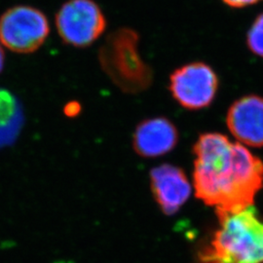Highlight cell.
<instances>
[{
  "instance_id": "obj_1",
  "label": "cell",
  "mask_w": 263,
  "mask_h": 263,
  "mask_svg": "<svg viewBox=\"0 0 263 263\" xmlns=\"http://www.w3.org/2000/svg\"><path fill=\"white\" fill-rule=\"evenodd\" d=\"M196 196L216 215L252 206L263 186V162L219 133H205L193 145Z\"/></svg>"
},
{
  "instance_id": "obj_2",
  "label": "cell",
  "mask_w": 263,
  "mask_h": 263,
  "mask_svg": "<svg viewBox=\"0 0 263 263\" xmlns=\"http://www.w3.org/2000/svg\"><path fill=\"white\" fill-rule=\"evenodd\" d=\"M219 228L208 250L226 263H263V219L252 206L217 215Z\"/></svg>"
},
{
  "instance_id": "obj_3",
  "label": "cell",
  "mask_w": 263,
  "mask_h": 263,
  "mask_svg": "<svg viewBox=\"0 0 263 263\" xmlns=\"http://www.w3.org/2000/svg\"><path fill=\"white\" fill-rule=\"evenodd\" d=\"M139 34L132 28H119L112 32L100 51L101 65L124 93L138 94L147 90L153 72L139 50Z\"/></svg>"
},
{
  "instance_id": "obj_4",
  "label": "cell",
  "mask_w": 263,
  "mask_h": 263,
  "mask_svg": "<svg viewBox=\"0 0 263 263\" xmlns=\"http://www.w3.org/2000/svg\"><path fill=\"white\" fill-rule=\"evenodd\" d=\"M49 31L45 15L30 6L12 7L0 17V43L16 53L36 51L46 40Z\"/></svg>"
},
{
  "instance_id": "obj_5",
  "label": "cell",
  "mask_w": 263,
  "mask_h": 263,
  "mask_svg": "<svg viewBox=\"0 0 263 263\" xmlns=\"http://www.w3.org/2000/svg\"><path fill=\"white\" fill-rule=\"evenodd\" d=\"M58 32L66 44L88 47L106 28V20L94 0H67L57 13Z\"/></svg>"
},
{
  "instance_id": "obj_6",
  "label": "cell",
  "mask_w": 263,
  "mask_h": 263,
  "mask_svg": "<svg viewBox=\"0 0 263 263\" xmlns=\"http://www.w3.org/2000/svg\"><path fill=\"white\" fill-rule=\"evenodd\" d=\"M218 77L211 66L194 62L177 68L170 76V92L176 102L188 110L210 106L218 90Z\"/></svg>"
},
{
  "instance_id": "obj_7",
  "label": "cell",
  "mask_w": 263,
  "mask_h": 263,
  "mask_svg": "<svg viewBox=\"0 0 263 263\" xmlns=\"http://www.w3.org/2000/svg\"><path fill=\"white\" fill-rule=\"evenodd\" d=\"M226 125L239 143L263 147V98L248 95L230 105L226 115Z\"/></svg>"
},
{
  "instance_id": "obj_8",
  "label": "cell",
  "mask_w": 263,
  "mask_h": 263,
  "mask_svg": "<svg viewBox=\"0 0 263 263\" xmlns=\"http://www.w3.org/2000/svg\"><path fill=\"white\" fill-rule=\"evenodd\" d=\"M179 135L176 125L166 117H153L141 121L133 135V147L141 157L154 158L173 151Z\"/></svg>"
},
{
  "instance_id": "obj_9",
  "label": "cell",
  "mask_w": 263,
  "mask_h": 263,
  "mask_svg": "<svg viewBox=\"0 0 263 263\" xmlns=\"http://www.w3.org/2000/svg\"><path fill=\"white\" fill-rule=\"evenodd\" d=\"M151 184L153 195L164 214H176L187 201L190 183L182 170L164 164L151 170Z\"/></svg>"
},
{
  "instance_id": "obj_10",
  "label": "cell",
  "mask_w": 263,
  "mask_h": 263,
  "mask_svg": "<svg viewBox=\"0 0 263 263\" xmlns=\"http://www.w3.org/2000/svg\"><path fill=\"white\" fill-rule=\"evenodd\" d=\"M24 125L23 107L9 91L0 88V147L12 144Z\"/></svg>"
},
{
  "instance_id": "obj_11",
  "label": "cell",
  "mask_w": 263,
  "mask_h": 263,
  "mask_svg": "<svg viewBox=\"0 0 263 263\" xmlns=\"http://www.w3.org/2000/svg\"><path fill=\"white\" fill-rule=\"evenodd\" d=\"M247 45L253 54L263 58V13L255 18L249 29Z\"/></svg>"
},
{
  "instance_id": "obj_12",
  "label": "cell",
  "mask_w": 263,
  "mask_h": 263,
  "mask_svg": "<svg viewBox=\"0 0 263 263\" xmlns=\"http://www.w3.org/2000/svg\"><path fill=\"white\" fill-rule=\"evenodd\" d=\"M227 6L231 8H245L259 3L262 0H222Z\"/></svg>"
},
{
  "instance_id": "obj_13",
  "label": "cell",
  "mask_w": 263,
  "mask_h": 263,
  "mask_svg": "<svg viewBox=\"0 0 263 263\" xmlns=\"http://www.w3.org/2000/svg\"><path fill=\"white\" fill-rule=\"evenodd\" d=\"M3 66H4V51H3V48L0 43V72L3 69Z\"/></svg>"
}]
</instances>
